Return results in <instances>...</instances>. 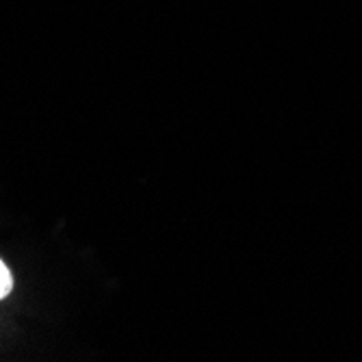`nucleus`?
<instances>
[{
    "label": "nucleus",
    "mask_w": 362,
    "mask_h": 362,
    "mask_svg": "<svg viewBox=\"0 0 362 362\" xmlns=\"http://www.w3.org/2000/svg\"><path fill=\"white\" fill-rule=\"evenodd\" d=\"M11 291H13V276L5 265V260L0 258V300H5Z\"/></svg>",
    "instance_id": "1"
}]
</instances>
